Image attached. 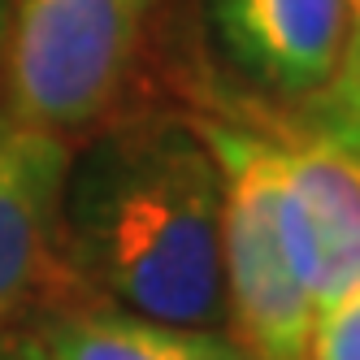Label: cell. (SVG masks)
Masks as SVG:
<instances>
[{"label":"cell","instance_id":"1","mask_svg":"<svg viewBox=\"0 0 360 360\" xmlns=\"http://www.w3.org/2000/svg\"><path fill=\"white\" fill-rule=\"evenodd\" d=\"M61 243L135 317L187 330L226 317L221 169L204 135L178 122L122 126L65 174Z\"/></svg>","mask_w":360,"mask_h":360},{"label":"cell","instance_id":"2","mask_svg":"<svg viewBox=\"0 0 360 360\" xmlns=\"http://www.w3.org/2000/svg\"><path fill=\"white\" fill-rule=\"evenodd\" d=\"M221 169V282L235 334L252 360H304L317 308L278 217L274 148L235 126H204Z\"/></svg>","mask_w":360,"mask_h":360},{"label":"cell","instance_id":"3","mask_svg":"<svg viewBox=\"0 0 360 360\" xmlns=\"http://www.w3.org/2000/svg\"><path fill=\"white\" fill-rule=\"evenodd\" d=\"M152 0H18L9 113L70 135L105 113L135 65Z\"/></svg>","mask_w":360,"mask_h":360},{"label":"cell","instance_id":"4","mask_svg":"<svg viewBox=\"0 0 360 360\" xmlns=\"http://www.w3.org/2000/svg\"><path fill=\"white\" fill-rule=\"evenodd\" d=\"M278 217L313 308L360 291V152L339 135L269 139Z\"/></svg>","mask_w":360,"mask_h":360},{"label":"cell","instance_id":"5","mask_svg":"<svg viewBox=\"0 0 360 360\" xmlns=\"http://www.w3.org/2000/svg\"><path fill=\"white\" fill-rule=\"evenodd\" d=\"M217 39L274 91H326L352 31V0H209Z\"/></svg>","mask_w":360,"mask_h":360},{"label":"cell","instance_id":"6","mask_svg":"<svg viewBox=\"0 0 360 360\" xmlns=\"http://www.w3.org/2000/svg\"><path fill=\"white\" fill-rule=\"evenodd\" d=\"M70 152L61 135L0 122V317L39 291L61 252Z\"/></svg>","mask_w":360,"mask_h":360},{"label":"cell","instance_id":"7","mask_svg":"<svg viewBox=\"0 0 360 360\" xmlns=\"http://www.w3.org/2000/svg\"><path fill=\"white\" fill-rule=\"evenodd\" d=\"M48 360H252L213 330L148 321L135 313H70L44 330Z\"/></svg>","mask_w":360,"mask_h":360},{"label":"cell","instance_id":"8","mask_svg":"<svg viewBox=\"0 0 360 360\" xmlns=\"http://www.w3.org/2000/svg\"><path fill=\"white\" fill-rule=\"evenodd\" d=\"M321 113H326L321 131L339 135L343 143H352L360 152V0H352V31H347V44H343L339 70H334V79H330Z\"/></svg>","mask_w":360,"mask_h":360},{"label":"cell","instance_id":"9","mask_svg":"<svg viewBox=\"0 0 360 360\" xmlns=\"http://www.w3.org/2000/svg\"><path fill=\"white\" fill-rule=\"evenodd\" d=\"M308 352H313V360H360V291L321 308Z\"/></svg>","mask_w":360,"mask_h":360},{"label":"cell","instance_id":"10","mask_svg":"<svg viewBox=\"0 0 360 360\" xmlns=\"http://www.w3.org/2000/svg\"><path fill=\"white\" fill-rule=\"evenodd\" d=\"M0 360H48V356L39 352V343H27V347H18V352H9V356H0Z\"/></svg>","mask_w":360,"mask_h":360},{"label":"cell","instance_id":"11","mask_svg":"<svg viewBox=\"0 0 360 360\" xmlns=\"http://www.w3.org/2000/svg\"><path fill=\"white\" fill-rule=\"evenodd\" d=\"M5 31H9V0H0V44H5Z\"/></svg>","mask_w":360,"mask_h":360}]
</instances>
